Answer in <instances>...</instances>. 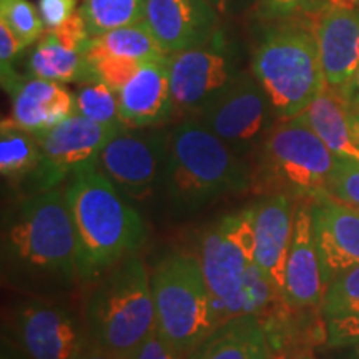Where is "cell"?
<instances>
[{"instance_id":"cell-1","label":"cell","mask_w":359,"mask_h":359,"mask_svg":"<svg viewBox=\"0 0 359 359\" xmlns=\"http://www.w3.org/2000/svg\"><path fill=\"white\" fill-rule=\"evenodd\" d=\"M65 196L77 228L82 278L132 257L145 241L142 217L95 165L72 175Z\"/></svg>"},{"instance_id":"cell-2","label":"cell","mask_w":359,"mask_h":359,"mask_svg":"<svg viewBox=\"0 0 359 359\" xmlns=\"http://www.w3.org/2000/svg\"><path fill=\"white\" fill-rule=\"evenodd\" d=\"M165 188L180 208L251 190V165L195 116L180 122L168 137Z\"/></svg>"},{"instance_id":"cell-3","label":"cell","mask_w":359,"mask_h":359,"mask_svg":"<svg viewBox=\"0 0 359 359\" xmlns=\"http://www.w3.org/2000/svg\"><path fill=\"white\" fill-rule=\"evenodd\" d=\"M253 155L251 191L313 201L327 195L339 161L299 116L273 125Z\"/></svg>"},{"instance_id":"cell-4","label":"cell","mask_w":359,"mask_h":359,"mask_svg":"<svg viewBox=\"0 0 359 359\" xmlns=\"http://www.w3.org/2000/svg\"><path fill=\"white\" fill-rule=\"evenodd\" d=\"M92 343L130 359L156 331L151 278L142 258L128 257L107 269L87 304Z\"/></svg>"},{"instance_id":"cell-5","label":"cell","mask_w":359,"mask_h":359,"mask_svg":"<svg viewBox=\"0 0 359 359\" xmlns=\"http://www.w3.org/2000/svg\"><path fill=\"white\" fill-rule=\"evenodd\" d=\"M7 257L19 266L62 280L80 276V245L65 191L35 193L22 203L4 236Z\"/></svg>"},{"instance_id":"cell-6","label":"cell","mask_w":359,"mask_h":359,"mask_svg":"<svg viewBox=\"0 0 359 359\" xmlns=\"http://www.w3.org/2000/svg\"><path fill=\"white\" fill-rule=\"evenodd\" d=\"M251 74L280 120L298 116L326 87L313 30L299 25L269 30L255 48Z\"/></svg>"},{"instance_id":"cell-7","label":"cell","mask_w":359,"mask_h":359,"mask_svg":"<svg viewBox=\"0 0 359 359\" xmlns=\"http://www.w3.org/2000/svg\"><path fill=\"white\" fill-rule=\"evenodd\" d=\"M151 293L156 333L188 359L218 327L200 259L183 251L168 253L151 275Z\"/></svg>"},{"instance_id":"cell-8","label":"cell","mask_w":359,"mask_h":359,"mask_svg":"<svg viewBox=\"0 0 359 359\" xmlns=\"http://www.w3.org/2000/svg\"><path fill=\"white\" fill-rule=\"evenodd\" d=\"M275 111L253 74L238 77L195 118L228 143L236 154H255L275 125Z\"/></svg>"},{"instance_id":"cell-9","label":"cell","mask_w":359,"mask_h":359,"mask_svg":"<svg viewBox=\"0 0 359 359\" xmlns=\"http://www.w3.org/2000/svg\"><path fill=\"white\" fill-rule=\"evenodd\" d=\"M168 137L161 130H120L103 147L95 167L125 196L147 198L165 180Z\"/></svg>"},{"instance_id":"cell-10","label":"cell","mask_w":359,"mask_h":359,"mask_svg":"<svg viewBox=\"0 0 359 359\" xmlns=\"http://www.w3.org/2000/svg\"><path fill=\"white\" fill-rule=\"evenodd\" d=\"M253 206L219 218L205 231L200 245V264L212 298L226 299L240 290L255 264Z\"/></svg>"},{"instance_id":"cell-11","label":"cell","mask_w":359,"mask_h":359,"mask_svg":"<svg viewBox=\"0 0 359 359\" xmlns=\"http://www.w3.org/2000/svg\"><path fill=\"white\" fill-rule=\"evenodd\" d=\"M127 127L102 125L74 114L55 127L35 133L39 138L42 160L35 170V191H47L55 188L62 180L95 161L114 135Z\"/></svg>"},{"instance_id":"cell-12","label":"cell","mask_w":359,"mask_h":359,"mask_svg":"<svg viewBox=\"0 0 359 359\" xmlns=\"http://www.w3.org/2000/svg\"><path fill=\"white\" fill-rule=\"evenodd\" d=\"M173 115L196 116L238 77L219 32L208 43L168 55Z\"/></svg>"},{"instance_id":"cell-13","label":"cell","mask_w":359,"mask_h":359,"mask_svg":"<svg viewBox=\"0 0 359 359\" xmlns=\"http://www.w3.org/2000/svg\"><path fill=\"white\" fill-rule=\"evenodd\" d=\"M13 330L27 359H82L90 341L67 309L40 302L19 306Z\"/></svg>"},{"instance_id":"cell-14","label":"cell","mask_w":359,"mask_h":359,"mask_svg":"<svg viewBox=\"0 0 359 359\" xmlns=\"http://www.w3.org/2000/svg\"><path fill=\"white\" fill-rule=\"evenodd\" d=\"M145 22L167 55L208 43L218 30V12L206 0H147Z\"/></svg>"},{"instance_id":"cell-15","label":"cell","mask_w":359,"mask_h":359,"mask_svg":"<svg viewBox=\"0 0 359 359\" xmlns=\"http://www.w3.org/2000/svg\"><path fill=\"white\" fill-rule=\"evenodd\" d=\"M311 217L327 288L336 276L359 264V210L325 195L313 201Z\"/></svg>"},{"instance_id":"cell-16","label":"cell","mask_w":359,"mask_h":359,"mask_svg":"<svg viewBox=\"0 0 359 359\" xmlns=\"http://www.w3.org/2000/svg\"><path fill=\"white\" fill-rule=\"evenodd\" d=\"M90 39L83 17L75 13L64 25L47 30L40 37L29 60L30 74L58 83H80L92 79L87 60Z\"/></svg>"},{"instance_id":"cell-17","label":"cell","mask_w":359,"mask_h":359,"mask_svg":"<svg viewBox=\"0 0 359 359\" xmlns=\"http://www.w3.org/2000/svg\"><path fill=\"white\" fill-rule=\"evenodd\" d=\"M314 17L313 34L326 83L346 93L359 69V8L326 7Z\"/></svg>"},{"instance_id":"cell-18","label":"cell","mask_w":359,"mask_h":359,"mask_svg":"<svg viewBox=\"0 0 359 359\" xmlns=\"http://www.w3.org/2000/svg\"><path fill=\"white\" fill-rule=\"evenodd\" d=\"M120 118L127 128H151L173 116L168 55L143 62L118 92Z\"/></svg>"},{"instance_id":"cell-19","label":"cell","mask_w":359,"mask_h":359,"mask_svg":"<svg viewBox=\"0 0 359 359\" xmlns=\"http://www.w3.org/2000/svg\"><path fill=\"white\" fill-rule=\"evenodd\" d=\"M255 264L278 290L285 286V271L294 228V205L288 195H266L253 205Z\"/></svg>"},{"instance_id":"cell-20","label":"cell","mask_w":359,"mask_h":359,"mask_svg":"<svg viewBox=\"0 0 359 359\" xmlns=\"http://www.w3.org/2000/svg\"><path fill=\"white\" fill-rule=\"evenodd\" d=\"M326 293L325 278L313 230L311 208L294 206V228L285 271L283 294L291 306H321Z\"/></svg>"},{"instance_id":"cell-21","label":"cell","mask_w":359,"mask_h":359,"mask_svg":"<svg viewBox=\"0 0 359 359\" xmlns=\"http://www.w3.org/2000/svg\"><path fill=\"white\" fill-rule=\"evenodd\" d=\"M12 116L19 127L40 133L75 114V95L64 83L32 77L11 92Z\"/></svg>"},{"instance_id":"cell-22","label":"cell","mask_w":359,"mask_h":359,"mask_svg":"<svg viewBox=\"0 0 359 359\" xmlns=\"http://www.w3.org/2000/svg\"><path fill=\"white\" fill-rule=\"evenodd\" d=\"M351 102L343 90L326 87L298 116L341 160L359 161L351 132Z\"/></svg>"},{"instance_id":"cell-23","label":"cell","mask_w":359,"mask_h":359,"mask_svg":"<svg viewBox=\"0 0 359 359\" xmlns=\"http://www.w3.org/2000/svg\"><path fill=\"white\" fill-rule=\"evenodd\" d=\"M273 354L258 316L246 314L218 326L188 359H269Z\"/></svg>"},{"instance_id":"cell-24","label":"cell","mask_w":359,"mask_h":359,"mask_svg":"<svg viewBox=\"0 0 359 359\" xmlns=\"http://www.w3.org/2000/svg\"><path fill=\"white\" fill-rule=\"evenodd\" d=\"M281 296L283 291L278 290L264 276V273L257 264H253L235 294L226 299L212 298L215 320H217L218 326H222L238 316H246V314L259 316Z\"/></svg>"},{"instance_id":"cell-25","label":"cell","mask_w":359,"mask_h":359,"mask_svg":"<svg viewBox=\"0 0 359 359\" xmlns=\"http://www.w3.org/2000/svg\"><path fill=\"white\" fill-rule=\"evenodd\" d=\"M103 55L147 62L151 60V58L167 57V53L161 50V47L145 22H140V24L109 30V32L90 39L87 47V60Z\"/></svg>"},{"instance_id":"cell-26","label":"cell","mask_w":359,"mask_h":359,"mask_svg":"<svg viewBox=\"0 0 359 359\" xmlns=\"http://www.w3.org/2000/svg\"><path fill=\"white\" fill-rule=\"evenodd\" d=\"M42 160L37 135L22 128L12 118L2 120L0 127V173L4 178L22 180L32 177Z\"/></svg>"},{"instance_id":"cell-27","label":"cell","mask_w":359,"mask_h":359,"mask_svg":"<svg viewBox=\"0 0 359 359\" xmlns=\"http://www.w3.org/2000/svg\"><path fill=\"white\" fill-rule=\"evenodd\" d=\"M147 0H83L79 13L92 37L120 29L140 24L145 19Z\"/></svg>"},{"instance_id":"cell-28","label":"cell","mask_w":359,"mask_h":359,"mask_svg":"<svg viewBox=\"0 0 359 359\" xmlns=\"http://www.w3.org/2000/svg\"><path fill=\"white\" fill-rule=\"evenodd\" d=\"M75 95V114L102 125L125 127L120 118L118 92L98 79L80 82Z\"/></svg>"},{"instance_id":"cell-29","label":"cell","mask_w":359,"mask_h":359,"mask_svg":"<svg viewBox=\"0 0 359 359\" xmlns=\"http://www.w3.org/2000/svg\"><path fill=\"white\" fill-rule=\"evenodd\" d=\"M321 311L326 320L359 314V264L343 271L327 285Z\"/></svg>"},{"instance_id":"cell-30","label":"cell","mask_w":359,"mask_h":359,"mask_svg":"<svg viewBox=\"0 0 359 359\" xmlns=\"http://www.w3.org/2000/svg\"><path fill=\"white\" fill-rule=\"evenodd\" d=\"M0 20L6 22L24 47L39 42L45 34L40 12L29 0H0Z\"/></svg>"},{"instance_id":"cell-31","label":"cell","mask_w":359,"mask_h":359,"mask_svg":"<svg viewBox=\"0 0 359 359\" xmlns=\"http://www.w3.org/2000/svg\"><path fill=\"white\" fill-rule=\"evenodd\" d=\"M143 62L133 60V58H123V57H114V55H103L88 60L90 65V75L92 79L102 80L115 92H120L128 80L137 74Z\"/></svg>"},{"instance_id":"cell-32","label":"cell","mask_w":359,"mask_h":359,"mask_svg":"<svg viewBox=\"0 0 359 359\" xmlns=\"http://www.w3.org/2000/svg\"><path fill=\"white\" fill-rule=\"evenodd\" d=\"M327 195L359 210V161L339 158L330 178Z\"/></svg>"},{"instance_id":"cell-33","label":"cell","mask_w":359,"mask_h":359,"mask_svg":"<svg viewBox=\"0 0 359 359\" xmlns=\"http://www.w3.org/2000/svg\"><path fill=\"white\" fill-rule=\"evenodd\" d=\"M323 8H326V0H257V15L268 20L316 15Z\"/></svg>"},{"instance_id":"cell-34","label":"cell","mask_w":359,"mask_h":359,"mask_svg":"<svg viewBox=\"0 0 359 359\" xmlns=\"http://www.w3.org/2000/svg\"><path fill=\"white\" fill-rule=\"evenodd\" d=\"M327 321L326 346L344 348L359 346V314L333 318Z\"/></svg>"},{"instance_id":"cell-35","label":"cell","mask_w":359,"mask_h":359,"mask_svg":"<svg viewBox=\"0 0 359 359\" xmlns=\"http://www.w3.org/2000/svg\"><path fill=\"white\" fill-rule=\"evenodd\" d=\"M77 0H39V12L45 30H55L75 15Z\"/></svg>"},{"instance_id":"cell-36","label":"cell","mask_w":359,"mask_h":359,"mask_svg":"<svg viewBox=\"0 0 359 359\" xmlns=\"http://www.w3.org/2000/svg\"><path fill=\"white\" fill-rule=\"evenodd\" d=\"M130 359H187L178 354L172 346H168L160 334L155 333L142 344Z\"/></svg>"},{"instance_id":"cell-37","label":"cell","mask_w":359,"mask_h":359,"mask_svg":"<svg viewBox=\"0 0 359 359\" xmlns=\"http://www.w3.org/2000/svg\"><path fill=\"white\" fill-rule=\"evenodd\" d=\"M82 359H123V358L116 356V354L107 351V349L100 348L98 344L92 343V341H88L87 348H85V351H83Z\"/></svg>"},{"instance_id":"cell-38","label":"cell","mask_w":359,"mask_h":359,"mask_svg":"<svg viewBox=\"0 0 359 359\" xmlns=\"http://www.w3.org/2000/svg\"><path fill=\"white\" fill-rule=\"evenodd\" d=\"M346 95L353 107H359V69L356 72V75H354L351 85H349L346 90Z\"/></svg>"},{"instance_id":"cell-39","label":"cell","mask_w":359,"mask_h":359,"mask_svg":"<svg viewBox=\"0 0 359 359\" xmlns=\"http://www.w3.org/2000/svg\"><path fill=\"white\" fill-rule=\"evenodd\" d=\"M326 7L356 11V8H359V0H326Z\"/></svg>"},{"instance_id":"cell-40","label":"cell","mask_w":359,"mask_h":359,"mask_svg":"<svg viewBox=\"0 0 359 359\" xmlns=\"http://www.w3.org/2000/svg\"><path fill=\"white\" fill-rule=\"evenodd\" d=\"M351 132L354 143L359 148V107H353L351 109Z\"/></svg>"},{"instance_id":"cell-41","label":"cell","mask_w":359,"mask_h":359,"mask_svg":"<svg viewBox=\"0 0 359 359\" xmlns=\"http://www.w3.org/2000/svg\"><path fill=\"white\" fill-rule=\"evenodd\" d=\"M206 2L210 4V6L217 8L218 13H223L226 12V7H228V0H206Z\"/></svg>"},{"instance_id":"cell-42","label":"cell","mask_w":359,"mask_h":359,"mask_svg":"<svg viewBox=\"0 0 359 359\" xmlns=\"http://www.w3.org/2000/svg\"><path fill=\"white\" fill-rule=\"evenodd\" d=\"M290 359H316L311 351H303V353H296L293 356H290Z\"/></svg>"},{"instance_id":"cell-43","label":"cell","mask_w":359,"mask_h":359,"mask_svg":"<svg viewBox=\"0 0 359 359\" xmlns=\"http://www.w3.org/2000/svg\"><path fill=\"white\" fill-rule=\"evenodd\" d=\"M269 359H290V354L288 353H283V351H278V353L273 354V356L269 358Z\"/></svg>"},{"instance_id":"cell-44","label":"cell","mask_w":359,"mask_h":359,"mask_svg":"<svg viewBox=\"0 0 359 359\" xmlns=\"http://www.w3.org/2000/svg\"><path fill=\"white\" fill-rule=\"evenodd\" d=\"M353 359H359V346H354V354Z\"/></svg>"},{"instance_id":"cell-45","label":"cell","mask_w":359,"mask_h":359,"mask_svg":"<svg viewBox=\"0 0 359 359\" xmlns=\"http://www.w3.org/2000/svg\"><path fill=\"white\" fill-rule=\"evenodd\" d=\"M2 359H8V358L6 356V354H2Z\"/></svg>"}]
</instances>
